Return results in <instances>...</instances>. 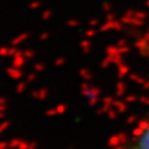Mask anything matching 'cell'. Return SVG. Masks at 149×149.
Instances as JSON below:
<instances>
[{
	"label": "cell",
	"instance_id": "cell-1",
	"mask_svg": "<svg viewBox=\"0 0 149 149\" xmlns=\"http://www.w3.org/2000/svg\"><path fill=\"white\" fill-rule=\"evenodd\" d=\"M146 55L149 61V46L146 47ZM109 149H149V108L139 129L136 130L129 139Z\"/></svg>",
	"mask_w": 149,
	"mask_h": 149
}]
</instances>
